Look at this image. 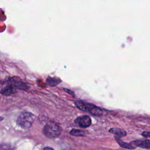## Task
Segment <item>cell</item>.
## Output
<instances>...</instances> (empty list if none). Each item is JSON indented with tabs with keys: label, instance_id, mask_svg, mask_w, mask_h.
I'll return each mask as SVG.
<instances>
[{
	"label": "cell",
	"instance_id": "obj_7",
	"mask_svg": "<svg viewBox=\"0 0 150 150\" xmlns=\"http://www.w3.org/2000/svg\"><path fill=\"white\" fill-rule=\"evenodd\" d=\"M16 91V88L13 86H12L11 84H9L3 87L1 91V93L4 95L9 96L15 93Z\"/></svg>",
	"mask_w": 150,
	"mask_h": 150
},
{
	"label": "cell",
	"instance_id": "obj_8",
	"mask_svg": "<svg viewBox=\"0 0 150 150\" xmlns=\"http://www.w3.org/2000/svg\"><path fill=\"white\" fill-rule=\"evenodd\" d=\"M116 141L117 142V143L118 144V145L123 148H125V149H134L136 148L134 147L131 142H125L124 141H123L122 139H121L119 138H117V137H114Z\"/></svg>",
	"mask_w": 150,
	"mask_h": 150
},
{
	"label": "cell",
	"instance_id": "obj_12",
	"mask_svg": "<svg viewBox=\"0 0 150 150\" xmlns=\"http://www.w3.org/2000/svg\"><path fill=\"white\" fill-rule=\"evenodd\" d=\"M63 90H64V91H66V92H67V93H69L70 94H71L73 97L75 96L74 92H73V91L70 90V89H67V88H63Z\"/></svg>",
	"mask_w": 150,
	"mask_h": 150
},
{
	"label": "cell",
	"instance_id": "obj_3",
	"mask_svg": "<svg viewBox=\"0 0 150 150\" xmlns=\"http://www.w3.org/2000/svg\"><path fill=\"white\" fill-rule=\"evenodd\" d=\"M35 119V115L29 112H22L17 118L16 122L22 128L27 129L31 127Z\"/></svg>",
	"mask_w": 150,
	"mask_h": 150
},
{
	"label": "cell",
	"instance_id": "obj_13",
	"mask_svg": "<svg viewBox=\"0 0 150 150\" xmlns=\"http://www.w3.org/2000/svg\"><path fill=\"white\" fill-rule=\"evenodd\" d=\"M142 135L145 138H148V137H149L150 136V132L149 131H144L142 133Z\"/></svg>",
	"mask_w": 150,
	"mask_h": 150
},
{
	"label": "cell",
	"instance_id": "obj_1",
	"mask_svg": "<svg viewBox=\"0 0 150 150\" xmlns=\"http://www.w3.org/2000/svg\"><path fill=\"white\" fill-rule=\"evenodd\" d=\"M42 132L45 137L49 138H55L62 134V128L59 123L49 121L44 126Z\"/></svg>",
	"mask_w": 150,
	"mask_h": 150
},
{
	"label": "cell",
	"instance_id": "obj_10",
	"mask_svg": "<svg viewBox=\"0 0 150 150\" xmlns=\"http://www.w3.org/2000/svg\"><path fill=\"white\" fill-rule=\"evenodd\" d=\"M61 81H62L60 79H57V78H55V77H49L46 79V82L47 83L48 85H49L50 86H52V87H53V86H55L57 85Z\"/></svg>",
	"mask_w": 150,
	"mask_h": 150
},
{
	"label": "cell",
	"instance_id": "obj_9",
	"mask_svg": "<svg viewBox=\"0 0 150 150\" xmlns=\"http://www.w3.org/2000/svg\"><path fill=\"white\" fill-rule=\"evenodd\" d=\"M70 134L73 135V136H76V137H84L86 136V132L81 129H72L70 131Z\"/></svg>",
	"mask_w": 150,
	"mask_h": 150
},
{
	"label": "cell",
	"instance_id": "obj_14",
	"mask_svg": "<svg viewBox=\"0 0 150 150\" xmlns=\"http://www.w3.org/2000/svg\"><path fill=\"white\" fill-rule=\"evenodd\" d=\"M43 150H54V149L52 147H49V146H46L45 147Z\"/></svg>",
	"mask_w": 150,
	"mask_h": 150
},
{
	"label": "cell",
	"instance_id": "obj_4",
	"mask_svg": "<svg viewBox=\"0 0 150 150\" xmlns=\"http://www.w3.org/2000/svg\"><path fill=\"white\" fill-rule=\"evenodd\" d=\"M74 124L81 128H87L91 124V118L88 115H83L74 120Z\"/></svg>",
	"mask_w": 150,
	"mask_h": 150
},
{
	"label": "cell",
	"instance_id": "obj_2",
	"mask_svg": "<svg viewBox=\"0 0 150 150\" xmlns=\"http://www.w3.org/2000/svg\"><path fill=\"white\" fill-rule=\"evenodd\" d=\"M74 104L79 109L84 111L88 112L93 115L100 116L103 114L102 110L100 107L91 103H86L81 100H77L74 102Z\"/></svg>",
	"mask_w": 150,
	"mask_h": 150
},
{
	"label": "cell",
	"instance_id": "obj_11",
	"mask_svg": "<svg viewBox=\"0 0 150 150\" xmlns=\"http://www.w3.org/2000/svg\"><path fill=\"white\" fill-rule=\"evenodd\" d=\"M0 150H12V148L9 144H0Z\"/></svg>",
	"mask_w": 150,
	"mask_h": 150
},
{
	"label": "cell",
	"instance_id": "obj_6",
	"mask_svg": "<svg viewBox=\"0 0 150 150\" xmlns=\"http://www.w3.org/2000/svg\"><path fill=\"white\" fill-rule=\"evenodd\" d=\"M109 132L115 135L114 137L121 138L127 135V132L122 128H111L109 129Z\"/></svg>",
	"mask_w": 150,
	"mask_h": 150
},
{
	"label": "cell",
	"instance_id": "obj_5",
	"mask_svg": "<svg viewBox=\"0 0 150 150\" xmlns=\"http://www.w3.org/2000/svg\"><path fill=\"white\" fill-rule=\"evenodd\" d=\"M130 142L135 148L139 147L148 149L150 148V141L148 139L144 140H135Z\"/></svg>",
	"mask_w": 150,
	"mask_h": 150
}]
</instances>
